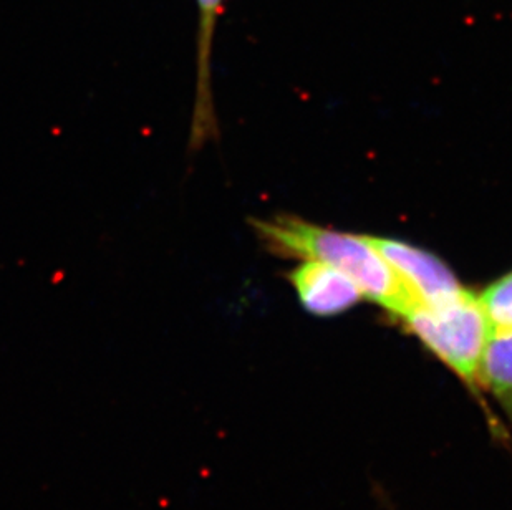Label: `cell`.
Masks as SVG:
<instances>
[{
  "mask_svg": "<svg viewBox=\"0 0 512 510\" xmlns=\"http://www.w3.org/2000/svg\"><path fill=\"white\" fill-rule=\"evenodd\" d=\"M290 284L302 307L317 317L340 315L363 299L362 290L350 277L314 260H304L292 270Z\"/></svg>",
  "mask_w": 512,
  "mask_h": 510,
  "instance_id": "cell-5",
  "label": "cell"
},
{
  "mask_svg": "<svg viewBox=\"0 0 512 510\" xmlns=\"http://www.w3.org/2000/svg\"><path fill=\"white\" fill-rule=\"evenodd\" d=\"M481 302L493 333L512 330V270L484 290Z\"/></svg>",
  "mask_w": 512,
  "mask_h": 510,
  "instance_id": "cell-7",
  "label": "cell"
},
{
  "mask_svg": "<svg viewBox=\"0 0 512 510\" xmlns=\"http://www.w3.org/2000/svg\"><path fill=\"white\" fill-rule=\"evenodd\" d=\"M479 378L512 421V330L491 335Z\"/></svg>",
  "mask_w": 512,
  "mask_h": 510,
  "instance_id": "cell-6",
  "label": "cell"
},
{
  "mask_svg": "<svg viewBox=\"0 0 512 510\" xmlns=\"http://www.w3.org/2000/svg\"><path fill=\"white\" fill-rule=\"evenodd\" d=\"M400 322L464 385L474 390L481 386V363L493 335L481 297L468 290L448 304L418 305Z\"/></svg>",
  "mask_w": 512,
  "mask_h": 510,
  "instance_id": "cell-2",
  "label": "cell"
},
{
  "mask_svg": "<svg viewBox=\"0 0 512 510\" xmlns=\"http://www.w3.org/2000/svg\"><path fill=\"white\" fill-rule=\"evenodd\" d=\"M224 0H196L198 4V52H196V95H194L188 148L203 150L206 143L218 140V116L214 106L211 57L213 40Z\"/></svg>",
  "mask_w": 512,
  "mask_h": 510,
  "instance_id": "cell-4",
  "label": "cell"
},
{
  "mask_svg": "<svg viewBox=\"0 0 512 510\" xmlns=\"http://www.w3.org/2000/svg\"><path fill=\"white\" fill-rule=\"evenodd\" d=\"M368 244L392 265L420 307L448 304L466 294L456 275L435 254L398 239L363 236Z\"/></svg>",
  "mask_w": 512,
  "mask_h": 510,
  "instance_id": "cell-3",
  "label": "cell"
},
{
  "mask_svg": "<svg viewBox=\"0 0 512 510\" xmlns=\"http://www.w3.org/2000/svg\"><path fill=\"white\" fill-rule=\"evenodd\" d=\"M252 229L271 251L330 265L358 285L363 299H370L398 320L418 307L392 265L363 236H353L317 226L299 217L251 219Z\"/></svg>",
  "mask_w": 512,
  "mask_h": 510,
  "instance_id": "cell-1",
  "label": "cell"
}]
</instances>
